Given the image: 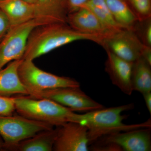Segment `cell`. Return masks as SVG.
<instances>
[{
    "label": "cell",
    "instance_id": "6da1fadb",
    "mask_svg": "<svg viewBox=\"0 0 151 151\" xmlns=\"http://www.w3.org/2000/svg\"><path fill=\"white\" fill-rule=\"evenodd\" d=\"M105 39L73 29L67 23L42 25L33 30L28 39L22 59L33 60L53 50L76 41H91L103 45Z\"/></svg>",
    "mask_w": 151,
    "mask_h": 151
},
{
    "label": "cell",
    "instance_id": "7a4b0ae2",
    "mask_svg": "<svg viewBox=\"0 0 151 151\" xmlns=\"http://www.w3.org/2000/svg\"><path fill=\"white\" fill-rule=\"evenodd\" d=\"M134 107V104L131 103L106 109L101 108L84 114H78L76 123L84 125L87 128L89 143L117 132L150 128V119L140 124L127 125L123 123L127 116L122 115V113L132 110Z\"/></svg>",
    "mask_w": 151,
    "mask_h": 151
},
{
    "label": "cell",
    "instance_id": "3957f363",
    "mask_svg": "<svg viewBox=\"0 0 151 151\" xmlns=\"http://www.w3.org/2000/svg\"><path fill=\"white\" fill-rule=\"evenodd\" d=\"M14 98L16 111L19 115L28 119L57 127L67 122H76L77 113L52 100L24 95Z\"/></svg>",
    "mask_w": 151,
    "mask_h": 151
},
{
    "label": "cell",
    "instance_id": "277c9868",
    "mask_svg": "<svg viewBox=\"0 0 151 151\" xmlns=\"http://www.w3.org/2000/svg\"><path fill=\"white\" fill-rule=\"evenodd\" d=\"M57 22L61 23L50 17H40L11 26L0 41V70L10 62L22 59L33 30L39 26Z\"/></svg>",
    "mask_w": 151,
    "mask_h": 151
},
{
    "label": "cell",
    "instance_id": "5b68a950",
    "mask_svg": "<svg viewBox=\"0 0 151 151\" xmlns=\"http://www.w3.org/2000/svg\"><path fill=\"white\" fill-rule=\"evenodd\" d=\"M50 124L21 116L0 115V136L4 142L3 151L42 131L51 129Z\"/></svg>",
    "mask_w": 151,
    "mask_h": 151
},
{
    "label": "cell",
    "instance_id": "8992f818",
    "mask_svg": "<svg viewBox=\"0 0 151 151\" xmlns=\"http://www.w3.org/2000/svg\"><path fill=\"white\" fill-rule=\"evenodd\" d=\"M18 73L28 94L30 91L80 86L79 82L73 78L58 76L41 70L36 66L33 60L22 59L18 68Z\"/></svg>",
    "mask_w": 151,
    "mask_h": 151
},
{
    "label": "cell",
    "instance_id": "52a82bcc",
    "mask_svg": "<svg viewBox=\"0 0 151 151\" xmlns=\"http://www.w3.org/2000/svg\"><path fill=\"white\" fill-rule=\"evenodd\" d=\"M28 96L35 99L52 100L74 112H87L104 108L103 105L86 95L80 87H60L30 91Z\"/></svg>",
    "mask_w": 151,
    "mask_h": 151
},
{
    "label": "cell",
    "instance_id": "ba28073f",
    "mask_svg": "<svg viewBox=\"0 0 151 151\" xmlns=\"http://www.w3.org/2000/svg\"><path fill=\"white\" fill-rule=\"evenodd\" d=\"M134 31L122 30L104 40L102 46L120 58L134 63L142 57L145 45Z\"/></svg>",
    "mask_w": 151,
    "mask_h": 151
},
{
    "label": "cell",
    "instance_id": "9c48e42d",
    "mask_svg": "<svg viewBox=\"0 0 151 151\" xmlns=\"http://www.w3.org/2000/svg\"><path fill=\"white\" fill-rule=\"evenodd\" d=\"M58 128L53 151H89L88 132L85 126L79 123L69 122Z\"/></svg>",
    "mask_w": 151,
    "mask_h": 151
},
{
    "label": "cell",
    "instance_id": "30bf717a",
    "mask_svg": "<svg viewBox=\"0 0 151 151\" xmlns=\"http://www.w3.org/2000/svg\"><path fill=\"white\" fill-rule=\"evenodd\" d=\"M101 144L116 145L122 150L150 151V129L141 128L111 134L104 136Z\"/></svg>",
    "mask_w": 151,
    "mask_h": 151
},
{
    "label": "cell",
    "instance_id": "8fae6325",
    "mask_svg": "<svg viewBox=\"0 0 151 151\" xmlns=\"http://www.w3.org/2000/svg\"><path fill=\"white\" fill-rule=\"evenodd\" d=\"M67 23L79 32L99 36L105 39L117 32L108 29L92 11L85 7L68 14Z\"/></svg>",
    "mask_w": 151,
    "mask_h": 151
},
{
    "label": "cell",
    "instance_id": "7c38bea8",
    "mask_svg": "<svg viewBox=\"0 0 151 151\" xmlns=\"http://www.w3.org/2000/svg\"><path fill=\"white\" fill-rule=\"evenodd\" d=\"M107 59L105 70L112 83L124 94L131 95L133 89L132 84V74L133 63L120 58L107 49Z\"/></svg>",
    "mask_w": 151,
    "mask_h": 151
},
{
    "label": "cell",
    "instance_id": "4fadbf2b",
    "mask_svg": "<svg viewBox=\"0 0 151 151\" xmlns=\"http://www.w3.org/2000/svg\"><path fill=\"white\" fill-rule=\"evenodd\" d=\"M0 8L7 17L11 26L44 17L42 15L35 4H29L23 0L1 1Z\"/></svg>",
    "mask_w": 151,
    "mask_h": 151
},
{
    "label": "cell",
    "instance_id": "5bb4252c",
    "mask_svg": "<svg viewBox=\"0 0 151 151\" xmlns=\"http://www.w3.org/2000/svg\"><path fill=\"white\" fill-rule=\"evenodd\" d=\"M22 60L12 61L5 68L0 70V96L28 95L27 89L22 83L18 73V68Z\"/></svg>",
    "mask_w": 151,
    "mask_h": 151
},
{
    "label": "cell",
    "instance_id": "9a60e30c",
    "mask_svg": "<svg viewBox=\"0 0 151 151\" xmlns=\"http://www.w3.org/2000/svg\"><path fill=\"white\" fill-rule=\"evenodd\" d=\"M58 128L38 132L13 146L9 151H51L57 137Z\"/></svg>",
    "mask_w": 151,
    "mask_h": 151
},
{
    "label": "cell",
    "instance_id": "2e32d148",
    "mask_svg": "<svg viewBox=\"0 0 151 151\" xmlns=\"http://www.w3.org/2000/svg\"><path fill=\"white\" fill-rule=\"evenodd\" d=\"M115 20L124 29L134 30L138 20L124 0H105Z\"/></svg>",
    "mask_w": 151,
    "mask_h": 151
},
{
    "label": "cell",
    "instance_id": "e0dca14e",
    "mask_svg": "<svg viewBox=\"0 0 151 151\" xmlns=\"http://www.w3.org/2000/svg\"><path fill=\"white\" fill-rule=\"evenodd\" d=\"M151 65L142 57L133 63L131 78L133 91L142 94L151 92Z\"/></svg>",
    "mask_w": 151,
    "mask_h": 151
},
{
    "label": "cell",
    "instance_id": "ac0fdd59",
    "mask_svg": "<svg viewBox=\"0 0 151 151\" xmlns=\"http://www.w3.org/2000/svg\"><path fill=\"white\" fill-rule=\"evenodd\" d=\"M42 15L67 23V0H37L35 4Z\"/></svg>",
    "mask_w": 151,
    "mask_h": 151
},
{
    "label": "cell",
    "instance_id": "d6986e66",
    "mask_svg": "<svg viewBox=\"0 0 151 151\" xmlns=\"http://www.w3.org/2000/svg\"><path fill=\"white\" fill-rule=\"evenodd\" d=\"M130 8L139 22H142L150 19L151 0H128Z\"/></svg>",
    "mask_w": 151,
    "mask_h": 151
},
{
    "label": "cell",
    "instance_id": "ffe728a7",
    "mask_svg": "<svg viewBox=\"0 0 151 151\" xmlns=\"http://www.w3.org/2000/svg\"><path fill=\"white\" fill-rule=\"evenodd\" d=\"M16 111L14 97L0 96V115L11 116Z\"/></svg>",
    "mask_w": 151,
    "mask_h": 151
},
{
    "label": "cell",
    "instance_id": "44dd1931",
    "mask_svg": "<svg viewBox=\"0 0 151 151\" xmlns=\"http://www.w3.org/2000/svg\"><path fill=\"white\" fill-rule=\"evenodd\" d=\"M10 27V23L7 17L0 8V39L2 38Z\"/></svg>",
    "mask_w": 151,
    "mask_h": 151
},
{
    "label": "cell",
    "instance_id": "7402d4cb",
    "mask_svg": "<svg viewBox=\"0 0 151 151\" xmlns=\"http://www.w3.org/2000/svg\"><path fill=\"white\" fill-rule=\"evenodd\" d=\"M90 0H67L68 14L81 8Z\"/></svg>",
    "mask_w": 151,
    "mask_h": 151
},
{
    "label": "cell",
    "instance_id": "603a6c76",
    "mask_svg": "<svg viewBox=\"0 0 151 151\" xmlns=\"http://www.w3.org/2000/svg\"><path fill=\"white\" fill-rule=\"evenodd\" d=\"M148 20V22L145 26L143 32V43L147 46H151V21Z\"/></svg>",
    "mask_w": 151,
    "mask_h": 151
},
{
    "label": "cell",
    "instance_id": "cb8c5ba5",
    "mask_svg": "<svg viewBox=\"0 0 151 151\" xmlns=\"http://www.w3.org/2000/svg\"><path fill=\"white\" fill-rule=\"evenodd\" d=\"M142 57L145 60L151 65V48L150 47L145 45L142 52Z\"/></svg>",
    "mask_w": 151,
    "mask_h": 151
},
{
    "label": "cell",
    "instance_id": "d4e9b609",
    "mask_svg": "<svg viewBox=\"0 0 151 151\" xmlns=\"http://www.w3.org/2000/svg\"><path fill=\"white\" fill-rule=\"evenodd\" d=\"M145 103L149 113L151 114V92L143 94Z\"/></svg>",
    "mask_w": 151,
    "mask_h": 151
},
{
    "label": "cell",
    "instance_id": "484cf974",
    "mask_svg": "<svg viewBox=\"0 0 151 151\" xmlns=\"http://www.w3.org/2000/svg\"><path fill=\"white\" fill-rule=\"evenodd\" d=\"M4 147V142L3 139L0 138V151L3 150Z\"/></svg>",
    "mask_w": 151,
    "mask_h": 151
},
{
    "label": "cell",
    "instance_id": "4316f807",
    "mask_svg": "<svg viewBox=\"0 0 151 151\" xmlns=\"http://www.w3.org/2000/svg\"><path fill=\"white\" fill-rule=\"evenodd\" d=\"M23 1H24L26 2L29 3V4H36L37 0H23Z\"/></svg>",
    "mask_w": 151,
    "mask_h": 151
},
{
    "label": "cell",
    "instance_id": "83f0119b",
    "mask_svg": "<svg viewBox=\"0 0 151 151\" xmlns=\"http://www.w3.org/2000/svg\"><path fill=\"white\" fill-rule=\"evenodd\" d=\"M4 1V0H0V1Z\"/></svg>",
    "mask_w": 151,
    "mask_h": 151
},
{
    "label": "cell",
    "instance_id": "f1b7e54d",
    "mask_svg": "<svg viewBox=\"0 0 151 151\" xmlns=\"http://www.w3.org/2000/svg\"><path fill=\"white\" fill-rule=\"evenodd\" d=\"M1 39H0V41H1Z\"/></svg>",
    "mask_w": 151,
    "mask_h": 151
}]
</instances>
